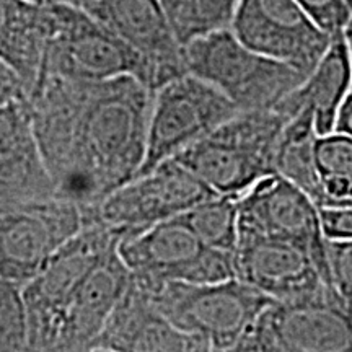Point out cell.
Wrapping results in <instances>:
<instances>
[{"instance_id": "6da1fadb", "label": "cell", "mask_w": 352, "mask_h": 352, "mask_svg": "<svg viewBox=\"0 0 352 352\" xmlns=\"http://www.w3.org/2000/svg\"><path fill=\"white\" fill-rule=\"evenodd\" d=\"M153 94L132 76H41L28 95L33 129L56 196L95 208L138 176Z\"/></svg>"}, {"instance_id": "7a4b0ae2", "label": "cell", "mask_w": 352, "mask_h": 352, "mask_svg": "<svg viewBox=\"0 0 352 352\" xmlns=\"http://www.w3.org/2000/svg\"><path fill=\"white\" fill-rule=\"evenodd\" d=\"M289 118L277 109L240 111L173 157L219 196H241L276 173L279 135Z\"/></svg>"}, {"instance_id": "3957f363", "label": "cell", "mask_w": 352, "mask_h": 352, "mask_svg": "<svg viewBox=\"0 0 352 352\" xmlns=\"http://www.w3.org/2000/svg\"><path fill=\"white\" fill-rule=\"evenodd\" d=\"M145 294L175 328L199 341L204 351H236L272 300L236 277L220 283H165Z\"/></svg>"}, {"instance_id": "277c9868", "label": "cell", "mask_w": 352, "mask_h": 352, "mask_svg": "<svg viewBox=\"0 0 352 352\" xmlns=\"http://www.w3.org/2000/svg\"><path fill=\"white\" fill-rule=\"evenodd\" d=\"M184 64L188 74L214 85L240 111L274 108L307 77L246 47L230 28L184 44Z\"/></svg>"}, {"instance_id": "5b68a950", "label": "cell", "mask_w": 352, "mask_h": 352, "mask_svg": "<svg viewBox=\"0 0 352 352\" xmlns=\"http://www.w3.org/2000/svg\"><path fill=\"white\" fill-rule=\"evenodd\" d=\"M236 351L352 352V305L336 289L292 300H271Z\"/></svg>"}, {"instance_id": "8992f818", "label": "cell", "mask_w": 352, "mask_h": 352, "mask_svg": "<svg viewBox=\"0 0 352 352\" xmlns=\"http://www.w3.org/2000/svg\"><path fill=\"white\" fill-rule=\"evenodd\" d=\"M46 3L50 32L39 77L107 80L132 76L144 85L145 69L140 57L107 26L83 8Z\"/></svg>"}, {"instance_id": "52a82bcc", "label": "cell", "mask_w": 352, "mask_h": 352, "mask_svg": "<svg viewBox=\"0 0 352 352\" xmlns=\"http://www.w3.org/2000/svg\"><path fill=\"white\" fill-rule=\"evenodd\" d=\"M214 196L219 195L170 158L114 189L95 208L82 209L83 223L98 222L122 241Z\"/></svg>"}, {"instance_id": "ba28073f", "label": "cell", "mask_w": 352, "mask_h": 352, "mask_svg": "<svg viewBox=\"0 0 352 352\" xmlns=\"http://www.w3.org/2000/svg\"><path fill=\"white\" fill-rule=\"evenodd\" d=\"M131 279L145 290L165 283H220L235 277L233 254L210 248L176 219L118 243Z\"/></svg>"}, {"instance_id": "9c48e42d", "label": "cell", "mask_w": 352, "mask_h": 352, "mask_svg": "<svg viewBox=\"0 0 352 352\" xmlns=\"http://www.w3.org/2000/svg\"><path fill=\"white\" fill-rule=\"evenodd\" d=\"M240 113L222 91L191 74L153 91L145 155L139 175L170 160L215 127Z\"/></svg>"}, {"instance_id": "30bf717a", "label": "cell", "mask_w": 352, "mask_h": 352, "mask_svg": "<svg viewBox=\"0 0 352 352\" xmlns=\"http://www.w3.org/2000/svg\"><path fill=\"white\" fill-rule=\"evenodd\" d=\"M120 240L98 222H85L82 230L60 246L28 283L21 285L26 310L28 351H51L56 321L78 284L96 261Z\"/></svg>"}, {"instance_id": "8fae6325", "label": "cell", "mask_w": 352, "mask_h": 352, "mask_svg": "<svg viewBox=\"0 0 352 352\" xmlns=\"http://www.w3.org/2000/svg\"><path fill=\"white\" fill-rule=\"evenodd\" d=\"M82 227V208L64 197L0 206V277L28 283Z\"/></svg>"}, {"instance_id": "7c38bea8", "label": "cell", "mask_w": 352, "mask_h": 352, "mask_svg": "<svg viewBox=\"0 0 352 352\" xmlns=\"http://www.w3.org/2000/svg\"><path fill=\"white\" fill-rule=\"evenodd\" d=\"M236 228L239 235L270 236L298 246L331 280L318 206L284 176H264L239 197Z\"/></svg>"}, {"instance_id": "4fadbf2b", "label": "cell", "mask_w": 352, "mask_h": 352, "mask_svg": "<svg viewBox=\"0 0 352 352\" xmlns=\"http://www.w3.org/2000/svg\"><path fill=\"white\" fill-rule=\"evenodd\" d=\"M230 30L246 47L303 76L316 67L333 39L296 0H240Z\"/></svg>"}, {"instance_id": "5bb4252c", "label": "cell", "mask_w": 352, "mask_h": 352, "mask_svg": "<svg viewBox=\"0 0 352 352\" xmlns=\"http://www.w3.org/2000/svg\"><path fill=\"white\" fill-rule=\"evenodd\" d=\"M83 10L126 43L144 63V87L158 88L186 72L184 46L160 0H90Z\"/></svg>"}, {"instance_id": "9a60e30c", "label": "cell", "mask_w": 352, "mask_h": 352, "mask_svg": "<svg viewBox=\"0 0 352 352\" xmlns=\"http://www.w3.org/2000/svg\"><path fill=\"white\" fill-rule=\"evenodd\" d=\"M233 266L236 279L272 300H292L334 289L310 254L270 236L239 235Z\"/></svg>"}, {"instance_id": "2e32d148", "label": "cell", "mask_w": 352, "mask_h": 352, "mask_svg": "<svg viewBox=\"0 0 352 352\" xmlns=\"http://www.w3.org/2000/svg\"><path fill=\"white\" fill-rule=\"evenodd\" d=\"M118 245L109 248L78 284L56 321L51 351H88L129 284Z\"/></svg>"}, {"instance_id": "e0dca14e", "label": "cell", "mask_w": 352, "mask_h": 352, "mask_svg": "<svg viewBox=\"0 0 352 352\" xmlns=\"http://www.w3.org/2000/svg\"><path fill=\"white\" fill-rule=\"evenodd\" d=\"M88 351H204V346L189 334L179 331L134 280L113 308L98 336Z\"/></svg>"}, {"instance_id": "ac0fdd59", "label": "cell", "mask_w": 352, "mask_h": 352, "mask_svg": "<svg viewBox=\"0 0 352 352\" xmlns=\"http://www.w3.org/2000/svg\"><path fill=\"white\" fill-rule=\"evenodd\" d=\"M56 196L39 152L28 100L0 107V206Z\"/></svg>"}, {"instance_id": "d6986e66", "label": "cell", "mask_w": 352, "mask_h": 352, "mask_svg": "<svg viewBox=\"0 0 352 352\" xmlns=\"http://www.w3.org/2000/svg\"><path fill=\"white\" fill-rule=\"evenodd\" d=\"M352 88L349 50L344 33L333 36L331 44L316 67L311 70L296 90L285 95L274 109L292 118L298 109L308 108L314 114L318 135L334 131L338 113Z\"/></svg>"}, {"instance_id": "ffe728a7", "label": "cell", "mask_w": 352, "mask_h": 352, "mask_svg": "<svg viewBox=\"0 0 352 352\" xmlns=\"http://www.w3.org/2000/svg\"><path fill=\"white\" fill-rule=\"evenodd\" d=\"M47 32L46 2L0 0V59L19 74L28 95L41 74Z\"/></svg>"}, {"instance_id": "44dd1931", "label": "cell", "mask_w": 352, "mask_h": 352, "mask_svg": "<svg viewBox=\"0 0 352 352\" xmlns=\"http://www.w3.org/2000/svg\"><path fill=\"white\" fill-rule=\"evenodd\" d=\"M314 114L302 108L285 122L276 151V173L307 192L316 206L323 202L315 170L314 144L316 139Z\"/></svg>"}, {"instance_id": "7402d4cb", "label": "cell", "mask_w": 352, "mask_h": 352, "mask_svg": "<svg viewBox=\"0 0 352 352\" xmlns=\"http://www.w3.org/2000/svg\"><path fill=\"white\" fill-rule=\"evenodd\" d=\"M210 248L232 253L239 239V196H214L173 217Z\"/></svg>"}, {"instance_id": "603a6c76", "label": "cell", "mask_w": 352, "mask_h": 352, "mask_svg": "<svg viewBox=\"0 0 352 352\" xmlns=\"http://www.w3.org/2000/svg\"><path fill=\"white\" fill-rule=\"evenodd\" d=\"M315 170L323 192L321 206L352 199V138L333 131L316 135L314 144Z\"/></svg>"}, {"instance_id": "cb8c5ba5", "label": "cell", "mask_w": 352, "mask_h": 352, "mask_svg": "<svg viewBox=\"0 0 352 352\" xmlns=\"http://www.w3.org/2000/svg\"><path fill=\"white\" fill-rule=\"evenodd\" d=\"M240 0H175L166 10L179 43L230 28Z\"/></svg>"}, {"instance_id": "d4e9b609", "label": "cell", "mask_w": 352, "mask_h": 352, "mask_svg": "<svg viewBox=\"0 0 352 352\" xmlns=\"http://www.w3.org/2000/svg\"><path fill=\"white\" fill-rule=\"evenodd\" d=\"M0 351H28L21 285L0 277Z\"/></svg>"}, {"instance_id": "484cf974", "label": "cell", "mask_w": 352, "mask_h": 352, "mask_svg": "<svg viewBox=\"0 0 352 352\" xmlns=\"http://www.w3.org/2000/svg\"><path fill=\"white\" fill-rule=\"evenodd\" d=\"M327 254L333 287L352 305V240H327Z\"/></svg>"}, {"instance_id": "4316f807", "label": "cell", "mask_w": 352, "mask_h": 352, "mask_svg": "<svg viewBox=\"0 0 352 352\" xmlns=\"http://www.w3.org/2000/svg\"><path fill=\"white\" fill-rule=\"evenodd\" d=\"M321 30L336 36L344 32L351 16L344 0H296Z\"/></svg>"}, {"instance_id": "83f0119b", "label": "cell", "mask_w": 352, "mask_h": 352, "mask_svg": "<svg viewBox=\"0 0 352 352\" xmlns=\"http://www.w3.org/2000/svg\"><path fill=\"white\" fill-rule=\"evenodd\" d=\"M318 215L324 239L334 241L352 240V204L318 206Z\"/></svg>"}, {"instance_id": "f1b7e54d", "label": "cell", "mask_w": 352, "mask_h": 352, "mask_svg": "<svg viewBox=\"0 0 352 352\" xmlns=\"http://www.w3.org/2000/svg\"><path fill=\"white\" fill-rule=\"evenodd\" d=\"M21 100H28L23 80L10 65L0 59V107Z\"/></svg>"}, {"instance_id": "f546056e", "label": "cell", "mask_w": 352, "mask_h": 352, "mask_svg": "<svg viewBox=\"0 0 352 352\" xmlns=\"http://www.w3.org/2000/svg\"><path fill=\"white\" fill-rule=\"evenodd\" d=\"M334 131L344 132V134L352 138V91L347 94L344 103L341 104L340 113H338L336 118V124H334Z\"/></svg>"}, {"instance_id": "4dcf8cb0", "label": "cell", "mask_w": 352, "mask_h": 352, "mask_svg": "<svg viewBox=\"0 0 352 352\" xmlns=\"http://www.w3.org/2000/svg\"><path fill=\"white\" fill-rule=\"evenodd\" d=\"M46 2H51V3H64V6H72V7H78V8H83L87 6L90 0H46Z\"/></svg>"}, {"instance_id": "1f68e13d", "label": "cell", "mask_w": 352, "mask_h": 352, "mask_svg": "<svg viewBox=\"0 0 352 352\" xmlns=\"http://www.w3.org/2000/svg\"><path fill=\"white\" fill-rule=\"evenodd\" d=\"M347 50H349V59H351V70H352V34H344Z\"/></svg>"}, {"instance_id": "d6a6232c", "label": "cell", "mask_w": 352, "mask_h": 352, "mask_svg": "<svg viewBox=\"0 0 352 352\" xmlns=\"http://www.w3.org/2000/svg\"><path fill=\"white\" fill-rule=\"evenodd\" d=\"M342 33H344V34H352V12H351L349 20H347V25H346L344 32H342Z\"/></svg>"}, {"instance_id": "836d02e7", "label": "cell", "mask_w": 352, "mask_h": 352, "mask_svg": "<svg viewBox=\"0 0 352 352\" xmlns=\"http://www.w3.org/2000/svg\"><path fill=\"white\" fill-rule=\"evenodd\" d=\"M160 2H162V6L165 7V10H168V8L171 7V3H173L175 0H160Z\"/></svg>"}, {"instance_id": "e575fe53", "label": "cell", "mask_w": 352, "mask_h": 352, "mask_svg": "<svg viewBox=\"0 0 352 352\" xmlns=\"http://www.w3.org/2000/svg\"><path fill=\"white\" fill-rule=\"evenodd\" d=\"M344 2H346V6L349 7V10L352 12V0H344Z\"/></svg>"}, {"instance_id": "d590c367", "label": "cell", "mask_w": 352, "mask_h": 352, "mask_svg": "<svg viewBox=\"0 0 352 352\" xmlns=\"http://www.w3.org/2000/svg\"><path fill=\"white\" fill-rule=\"evenodd\" d=\"M336 204H352V199H347V201H341V202H336Z\"/></svg>"}, {"instance_id": "8d00e7d4", "label": "cell", "mask_w": 352, "mask_h": 352, "mask_svg": "<svg viewBox=\"0 0 352 352\" xmlns=\"http://www.w3.org/2000/svg\"><path fill=\"white\" fill-rule=\"evenodd\" d=\"M32 2H39V3H43V2H46V0H32Z\"/></svg>"}]
</instances>
